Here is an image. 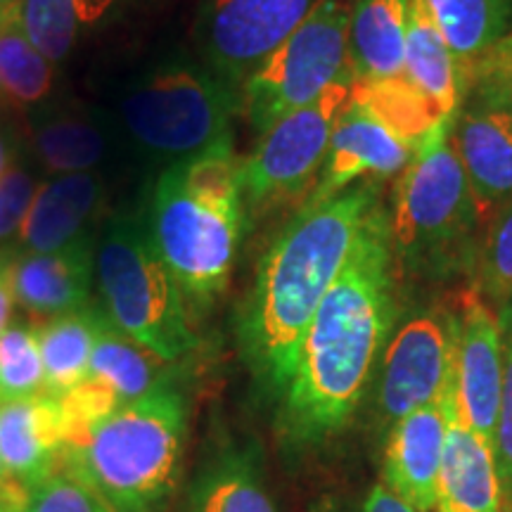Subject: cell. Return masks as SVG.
Segmentation results:
<instances>
[{
  "label": "cell",
  "instance_id": "cell-1",
  "mask_svg": "<svg viewBox=\"0 0 512 512\" xmlns=\"http://www.w3.org/2000/svg\"><path fill=\"white\" fill-rule=\"evenodd\" d=\"M394 249L384 209L320 302L280 396V432L290 444H323L342 432L366 392L394 325Z\"/></svg>",
  "mask_w": 512,
  "mask_h": 512
},
{
  "label": "cell",
  "instance_id": "cell-2",
  "mask_svg": "<svg viewBox=\"0 0 512 512\" xmlns=\"http://www.w3.org/2000/svg\"><path fill=\"white\" fill-rule=\"evenodd\" d=\"M377 209V181L351 185L330 200L304 204L266 249L240 316V342L271 396H283L320 302Z\"/></svg>",
  "mask_w": 512,
  "mask_h": 512
},
{
  "label": "cell",
  "instance_id": "cell-3",
  "mask_svg": "<svg viewBox=\"0 0 512 512\" xmlns=\"http://www.w3.org/2000/svg\"><path fill=\"white\" fill-rule=\"evenodd\" d=\"M242 221V162L233 136L162 171L145 233L183 299L207 306L223 292L238 256Z\"/></svg>",
  "mask_w": 512,
  "mask_h": 512
},
{
  "label": "cell",
  "instance_id": "cell-4",
  "mask_svg": "<svg viewBox=\"0 0 512 512\" xmlns=\"http://www.w3.org/2000/svg\"><path fill=\"white\" fill-rule=\"evenodd\" d=\"M188 396L174 377L67 441L72 470L112 512H164L183 479Z\"/></svg>",
  "mask_w": 512,
  "mask_h": 512
},
{
  "label": "cell",
  "instance_id": "cell-5",
  "mask_svg": "<svg viewBox=\"0 0 512 512\" xmlns=\"http://www.w3.org/2000/svg\"><path fill=\"white\" fill-rule=\"evenodd\" d=\"M95 275L105 299V313L121 332L166 363L195 351L185 299L162 264L145 226L131 216H117L98 242Z\"/></svg>",
  "mask_w": 512,
  "mask_h": 512
},
{
  "label": "cell",
  "instance_id": "cell-6",
  "mask_svg": "<svg viewBox=\"0 0 512 512\" xmlns=\"http://www.w3.org/2000/svg\"><path fill=\"white\" fill-rule=\"evenodd\" d=\"M453 121H444L422 140L396 188L389 221L392 249L415 271L451 266L479 223L463 164L453 147Z\"/></svg>",
  "mask_w": 512,
  "mask_h": 512
},
{
  "label": "cell",
  "instance_id": "cell-7",
  "mask_svg": "<svg viewBox=\"0 0 512 512\" xmlns=\"http://www.w3.org/2000/svg\"><path fill=\"white\" fill-rule=\"evenodd\" d=\"M240 98L219 74L185 62H169L143 76L121 100L131 138L157 157L190 159L230 138Z\"/></svg>",
  "mask_w": 512,
  "mask_h": 512
},
{
  "label": "cell",
  "instance_id": "cell-8",
  "mask_svg": "<svg viewBox=\"0 0 512 512\" xmlns=\"http://www.w3.org/2000/svg\"><path fill=\"white\" fill-rule=\"evenodd\" d=\"M349 24L347 0H320L283 46L247 76L240 107L256 133H266L351 72Z\"/></svg>",
  "mask_w": 512,
  "mask_h": 512
},
{
  "label": "cell",
  "instance_id": "cell-9",
  "mask_svg": "<svg viewBox=\"0 0 512 512\" xmlns=\"http://www.w3.org/2000/svg\"><path fill=\"white\" fill-rule=\"evenodd\" d=\"M354 81V72H347L309 105L290 112L261 133L256 150L242 162L245 204L261 207L299 195L306 185L316 183Z\"/></svg>",
  "mask_w": 512,
  "mask_h": 512
},
{
  "label": "cell",
  "instance_id": "cell-10",
  "mask_svg": "<svg viewBox=\"0 0 512 512\" xmlns=\"http://www.w3.org/2000/svg\"><path fill=\"white\" fill-rule=\"evenodd\" d=\"M320 0H207L197 36L211 72L245 83L311 15Z\"/></svg>",
  "mask_w": 512,
  "mask_h": 512
},
{
  "label": "cell",
  "instance_id": "cell-11",
  "mask_svg": "<svg viewBox=\"0 0 512 512\" xmlns=\"http://www.w3.org/2000/svg\"><path fill=\"white\" fill-rule=\"evenodd\" d=\"M453 373V316L420 313L389 337L380 370L382 420L389 427L403 415L441 399Z\"/></svg>",
  "mask_w": 512,
  "mask_h": 512
},
{
  "label": "cell",
  "instance_id": "cell-12",
  "mask_svg": "<svg viewBox=\"0 0 512 512\" xmlns=\"http://www.w3.org/2000/svg\"><path fill=\"white\" fill-rule=\"evenodd\" d=\"M453 361L460 411L472 430L494 441L503 392V328L479 290L465 292L453 316Z\"/></svg>",
  "mask_w": 512,
  "mask_h": 512
},
{
  "label": "cell",
  "instance_id": "cell-13",
  "mask_svg": "<svg viewBox=\"0 0 512 512\" xmlns=\"http://www.w3.org/2000/svg\"><path fill=\"white\" fill-rule=\"evenodd\" d=\"M418 147L392 131L363 102L349 98L306 204L330 200L356 181H377L399 174Z\"/></svg>",
  "mask_w": 512,
  "mask_h": 512
},
{
  "label": "cell",
  "instance_id": "cell-14",
  "mask_svg": "<svg viewBox=\"0 0 512 512\" xmlns=\"http://www.w3.org/2000/svg\"><path fill=\"white\" fill-rule=\"evenodd\" d=\"M444 396L448 420L437 482V512H503L505 496L494 444L465 420L453 373Z\"/></svg>",
  "mask_w": 512,
  "mask_h": 512
},
{
  "label": "cell",
  "instance_id": "cell-15",
  "mask_svg": "<svg viewBox=\"0 0 512 512\" xmlns=\"http://www.w3.org/2000/svg\"><path fill=\"white\" fill-rule=\"evenodd\" d=\"M446 392V389H444ZM446 396L389 427L382 484L418 512H437V482L446 444Z\"/></svg>",
  "mask_w": 512,
  "mask_h": 512
},
{
  "label": "cell",
  "instance_id": "cell-16",
  "mask_svg": "<svg viewBox=\"0 0 512 512\" xmlns=\"http://www.w3.org/2000/svg\"><path fill=\"white\" fill-rule=\"evenodd\" d=\"M67 437V413L55 396L0 401V460L27 494L60 470Z\"/></svg>",
  "mask_w": 512,
  "mask_h": 512
},
{
  "label": "cell",
  "instance_id": "cell-17",
  "mask_svg": "<svg viewBox=\"0 0 512 512\" xmlns=\"http://www.w3.org/2000/svg\"><path fill=\"white\" fill-rule=\"evenodd\" d=\"M95 252L98 245L93 235H86L57 252L15 254L12 264L15 304L48 320L91 306L88 297L95 275Z\"/></svg>",
  "mask_w": 512,
  "mask_h": 512
},
{
  "label": "cell",
  "instance_id": "cell-18",
  "mask_svg": "<svg viewBox=\"0 0 512 512\" xmlns=\"http://www.w3.org/2000/svg\"><path fill=\"white\" fill-rule=\"evenodd\" d=\"M453 147L463 164L479 223L512 202V117L505 112H467L453 121Z\"/></svg>",
  "mask_w": 512,
  "mask_h": 512
},
{
  "label": "cell",
  "instance_id": "cell-19",
  "mask_svg": "<svg viewBox=\"0 0 512 512\" xmlns=\"http://www.w3.org/2000/svg\"><path fill=\"white\" fill-rule=\"evenodd\" d=\"M102 195L105 185L93 171L48 178L38 185L27 219L17 235L15 252H57L91 235L86 226L102 204Z\"/></svg>",
  "mask_w": 512,
  "mask_h": 512
},
{
  "label": "cell",
  "instance_id": "cell-20",
  "mask_svg": "<svg viewBox=\"0 0 512 512\" xmlns=\"http://www.w3.org/2000/svg\"><path fill=\"white\" fill-rule=\"evenodd\" d=\"M181 512H280L261 453L235 441L216 448L192 475Z\"/></svg>",
  "mask_w": 512,
  "mask_h": 512
},
{
  "label": "cell",
  "instance_id": "cell-21",
  "mask_svg": "<svg viewBox=\"0 0 512 512\" xmlns=\"http://www.w3.org/2000/svg\"><path fill=\"white\" fill-rule=\"evenodd\" d=\"M401 74L446 119H456V107L465 83L427 0H408L406 55H403Z\"/></svg>",
  "mask_w": 512,
  "mask_h": 512
},
{
  "label": "cell",
  "instance_id": "cell-22",
  "mask_svg": "<svg viewBox=\"0 0 512 512\" xmlns=\"http://www.w3.org/2000/svg\"><path fill=\"white\" fill-rule=\"evenodd\" d=\"M406 29L408 0H358L349 24V62L356 79L399 76Z\"/></svg>",
  "mask_w": 512,
  "mask_h": 512
},
{
  "label": "cell",
  "instance_id": "cell-23",
  "mask_svg": "<svg viewBox=\"0 0 512 512\" xmlns=\"http://www.w3.org/2000/svg\"><path fill=\"white\" fill-rule=\"evenodd\" d=\"M88 375L105 382L121 403L136 401L174 377L171 363L140 347L136 339L121 332L102 309Z\"/></svg>",
  "mask_w": 512,
  "mask_h": 512
},
{
  "label": "cell",
  "instance_id": "cell-24",
  "mask_svg": "<svg viewBox=\"0 0 512 512\" xmlns=\"http://www.w3.org/2000/svg\"><path fill=\"white\" fill-rule=\"evenodd\" d=\"M444 34L463 83L470 81L479 60L508 34L510 0H427Z\"/></svg>",
  "mask_w": 512,
  "mask_h": 512
},
{
  "label": "cell",
  "instance_id": "cell-25",
  "mask_svg": "<svg viewBox=\"0 0 512 512\" xmlns=\"http://www.w3.org/2000/svg\"><path fill=\"white\" fill-rule=\"evenodd\" d=\"M98 306L50 318L38 328L43 373L48 396L62 399L86 380L91 373V356L98 337Z\"/></svg>",
  "mask_w": 512,
  "mask_h": 512
},
{
  "label": "cell",
  "instance_id": "cell-26",
  "mask_svg": "<svg viewBox=\"0 0 512 512\" xmlns=\"http://www.w3.org/2000/svg\"><path fill=\"white\" fill-rule=\"evenodd\" d=\"M351 98L363 102L375 117L413 145H420L434 128L451 121L425 95L415 91L403 74L392 79H356Z\"/></svg>",
  "mask_w": 512,
  "mask_h": 512
},
{
  "label": "cell",
  "instance_id": "cell-27",
  "mask_svg": "<svg viewBox=\"0 0 512 512\" xmlns=\"http://www.w3.org/2000/svg\"><path fill=\"white\" fill-rule=\"evenodd\" d=\"M41 164L55 176L88 174L107 155V138L93 119L79 114H53L34 131Z\"/></svg>",
  "mask_w": 512,
  "mask_h": 512
},
{
  "label": "cell",
  "instance_id": "cell-28",
  "mask_svg": "<svg viewBox=\"0 0 512 512\" xmlns=\"http://www.w3.org/2000/svg\"><path fill=\"white\" fill-rule=\"evenodd\" d=\"M53 67L31 43L19 15L0 17V98L17 107L38 105L53 88Z\"/></svg>",
  "mask_w": 512,
  "mask_h": 512
},
{
  "label": "cell",
  "instance_id": "cell-29",
  "mask_svg": "<svg viewBox=\"0 0 512 512\" xmlns=\"http://www.w3.org/2000/svg\"><path fill=\"white\" fill-rule=\"evenodd\" d=\"M46 392L38 328L12 323L0 335V401L31 399Z\"/></svg>",
  "mask_w": 512,
  "mask_h": 512
},
{
  "label": "cell",
  "instance_id": "cell-30",
  "mask_svg": "<svg viewBox=\"0 0 512 512\" xmlns=\"http://www.w3.org/2000/svg\"><path fill=\"white\" fill-rule=\"evenodd\" d=\"M83 0H22L19 22L31 43L57 64L72 53L79 38Z\"/></svg>",
  "mask_w": 512,
  "mask_h": 512
},
{
  "label": "cell",
  "instance_id": "cell-31",
  "mask_svg": "<svg viewBox=\"0 0 512 512\" xmlns=\"http://www.w3.org/2000/svg\"><path fill=\"white\" fill-rule=\"evenodd\" d=\"M479 292L496 299L512 297V202L491 219L479 254Z\"/></svg>",
  "mask_w": 512,
  "mask_h": 512
},
{
  "label": "cell",
  "instance_id": "cell-32",
  "mask_svg": "<svg viewBox=\"0 0 512 512\" xmlns=\"http://www.w3.org/2000/svg\"><path fill=\"white\" fill-rule=\"evenodd\" d=\"M22 512H112L102 503V498L76 477L72 470L60 467L46 482L27 494Z\"/></svg>",
  "mask_w": 512,
  "mask_h": 512
},
{
  "label": "cell",
  "instance_id": "cell-33",
  "mask_svg": "<svg viewBox=\"0 0 512 512\" xmlns=\"http://www.w3.org/2000/svg\"><path fill=\"white\" fill-rule=\"evenodd\" d=\"M482 107L505 112L512 117V34L508 31L494 48L486 53L472 72Z\"/></svg>",
  "mask_w": 512,
  "mask_h": 512
},
{
  "label": "cell",
  "instance_id": "cell-34",
  "mask_svg": "<svg viewBox=\"0 0 512 512\" xmlns=\"http://www.w3.org/2000/svg\"><path fill=\"white\" fill-rule=\"evenodd\" d=\"M503 328V392L498 406L496 430H494V453L498 475H501L505 503H512V306L501 316Z\"/></svg>",
  "mask_w": 512,
  "mask_h": 512
},
{
  "label": "cell",
  "instance_id": "cell-35",
  "mask_svg": "<svg viewBox=\"0 0 512 512\" xmlns=\"http://www.w3.org/2000/svg\"><path fill=\"white\" fill-rule=\"evenodd\" d=\"M38 185L41 183L34 174L17 164H12L0 178V252L15 249L17 235L27 219Z\"/></svg>",
  "mask_w": 512,
  "mask_h": 512
},
{
  "label": "cell",
  "instance_id": "cell-36",
  "mask_svg": "<svg viewBox=\"0 0 512 512\" xmlns=\"http://www.w3.org/2000/svg\"><path fill=\"white\" fill-rule=\"evenodd\" d=\"M347 512H418V510L411 508L408 503H403L399 496L392 494V491L380 482L370 486L368 494Z\"/></svg>",
  "mask_w": 512,
  "mask_h": 512
},
{
  "label": "cell",
  "instance_id": "cell-37",
  "mask_svg": "<svg viewBox=\"0 0 512 512\" xmlns=\"http://www.w3.org/2000/svg\"><path fill=\"white\" fill-rule=\"evenodd\" d=\"M15 249L0 252V335L10 325L15 294H12V264H15Z\"/></svg>",
  "mask_w": 512,
  "mask_h": 512
},
{
  "label": "cell",
  "instance_id": "cell-38",
  "mask_svg": "<svg viewBox=\"0 0 512 512\" xmlns=\"http://www.w3.org/2000/svg\"><path fill=\"white\" fill-rule=\"evenodd\" d=\"M0 498H12V501H27V491L19 489V486L12 482L8 470H5L3 460H0Z\"/></svg>",
  "mask_w": 512,
  "mask_h": 512
},
{
  "label": "cell",
  "instance_id": "cell-39",
  "mask_svg": "<svg viewBox=\"0 0 512 512\" xmlns=\"http://www.w3.org/2000/svg\"><path fill=\"white\" fill-rule=\"evenodd\" d=\"M12 155H15V150H12V140L8 133L0 128V178H3L5 171L12 166Z\"/></svg>",
  "mask_w": 512,
  "mask_h": 512
},
{
  "label": "cell",
  "instance_id": "cell-40",
  "mask_svg": "<svg viewBox=\"0 0 512 512\" xmlns=\"http://www.w3.org/2000/svg\"><path fill=\"white\" fill-rule=\"evenodd\" d=\"M19 5H22V0H0V17L19 15Z\"/></svg>",
  "mask_w": 512,
  "mask_h": 512
},
{
  "label": "cell",
  "instance_id": "cell-41",
  "mask_svg": "<svg viewBox=\"0 0 512 512\" xmlns=\"http://www.w3.org/2000/svg\"><path fill=\"white\" fill-rule=\"evenodd\" d=\"M24 501H12V498H0V512H22Z\"/></svg>",
  "mask_w": 512,
  "mask_h": 512
}]
</instances>
